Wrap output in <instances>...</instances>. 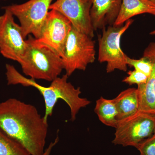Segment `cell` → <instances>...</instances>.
<instances>
[{"label":"cell","instance_id":"obj_10","mask_svg":"<svg viewBox=\"0 0 155 155\" xmlns=\"http://www.w3.org/2000/svg\"><path fill=\"white\" fill-rule=\"evenodd\" d=\"M91 7L85 0H57L51 4L49 9L63 14L74 28L93 38L94 30L91 19Z\"/></svg>","mask_w":155,"mask_h":155},{"label":"cell","instance_id":"obj_5","mask_svg":"<svg viewBox=\"0 0 155 155\" xmlns=\"http://www.w3.org/2000/svg\"><path fill=\"white\" fill-rule=\"evenodd\" d=\"M133 22V19H130L120 26L109 25L103 28L102 34L99 36L98 60L101 63H107V73L116 69L127 71L126 55L121 48L120 42L122 35Z\"/></svg>","mask_w":155,"mask_h":155},{"label":"cell","instance_id":"obj_7","mask_svg":"<svg viewBox=\"0 0 155 155\" xmlns=\"http://www.w3.org/2000/svg\"><path fill=\"white\" fill-rule=\"evenodd\" d=\"M53 0H29L19 5L3 7L18 18L23 37L33 35L35 38L40 37L43 27L48 14Z\"/></svg>","mask_w":155,"mask_h":155},{"label":"cell","instance_id":"obj_1","mask_svg":"<svg viewBox=\"0 0 155 155\" xmlns=\"http://www.w3.org/2000/svg\"><path fill=\"white\" fill-rule=\"evenodd\" d=\"M0 130L31 155L44 153L48 124L34 106L15 98L0 103Z\"/></svg>","mask_w":155,"mask_h":155},{"label":"cell","instance_id":"obj_6","mask_svg":"<svg viewBox=\"0 0 155 155\" xmlns=\"http://www.w3.org/2000/svg\"><path fill=\"white\" fill-rule=\"evenodd\" d=\"M112 143L123 147H136L155 131V115L138 111L118 120Z\"/></svg>","mask_w":155,"mask_h":155},{"label":"cell","instance_id":"obj_13","mask_svg":"<svg viewBox=\"0 0 155 155\" xmlns=\"http://www.w3.org/2000/svg\"><path fill=\"white\" fill-rule=\"evenodd\" d=\"M144 14L155 16V5L147 0H122L118 17L114 26L123 25L132 17Z\"/></svg>","mask_w":155,"mask_h":155},{"label":"cell","instance_id":"obj_12","mask_svg":"<svg viewBox=\"0 0 155 155\" xmlns=\"http://www.w3.org/2000/svg\"><path fill=\"white\" fill-rule=\"evenodd\" d=\"M143 57L152 62L151 73L146 83L137 88L139 111L155 115V42H151L145 50Z\"/></svg>","mask_w":155,"mask_h":155},{"label":"cell","instance_id":"obj_15","mask_svg":"<svg viewBox=\"0 0 155 155\" xmlns=\"http://www.w3.org/2000/svg\"><path fill=\"white\" fill-rule=\"evenodd\" d=\"M94 112L103 124L109 127H116L118 113L114 99L101 97L96 101Z\"/></svg>","mask_w":155,"mask_h":155},{"label":"cell","instance_id":"obj_16","mask_svg":"<svg viewBox=\"0 0 155 155\" xmlns=\"http://www.w3.org/2000/svg\"><path fill=\"white\" fill-rule=\"evenodd\" d=\"M0 155H31L23 147L0 130Z\"/></svg>","mask_w":155,"mask_h":155},{"label":"cell","instance_id":"obj_9","mask_svg":"<svg viewBox=\"0 0 155 155\" xmlns=\"http://www.w3.org/2000/svg\"><path fill=\"white\" fill-rule=\"evenodd\" d=\"M72 27L71 22L67 17L51 10L49 11L40 37L37 39L51 48L62 58Z\"/></svg>","mask_w":155,"mask_h":155},{"label":"cell","instance_id":"obj_4","mask_svg":"<svg viewBox=\"0 0 155 155\" xmlns=\"http://www.w3.org/2000/svg\"><path fill=\"white\" fill-rule=\"evenodd\" d=\"M92 38L72 26L62 57L64 69L69 77L75 70L84 71L94 62L96 51Z\"/></svg>","mask_w":155,"mask_h":155},{"label":"cell","instance_id":"obj_14","mask_svg":"<svg viewBox=\"0 0 155 155\" xmlns=\"http://www.w3.org/2000/svg\"><path fill=\"white\" fill-rule=\"evenodd\" d=\"M114 99L118 113V120L133 115L139 111L137 88L133 87L123 91Z\"/></svg>","mask_w":155,"mask_h":155},{"label":"cell","instance_id":"obj_21","mask_svg":"<svg viewBox=\"0 0 155 155\" xmlns=\"http://www.w3.org/2000/svg\"><path fill=\"white\" fill-rule=\"evenodd\" d=\"M147 1H148L152 3L153 4L155 5V0H147Z\"/></svg>","mask_w":155,"mask_h":155},{"label":"cell","instance_id":"obj_8","mask_svg":"<svg viewBox=\"0 0 155 155\" xmlns=\"http://www.w3.org/2000/svg\"><path fill=\"white\" fill-rule=\"evenodd\" d=\"M4 10L5 13L0 16V53L5 58L19 63L28 45L21 26L14 21V15Z\"/></svg>","mask_w":155,"mask_h":155},{"label":"cell","instance_id":"obj_11","mask_svg":"<svg viewBox=\"0 0 155 155\" xmlns=\"http://www.w3.org/2000/svg\"><path fill=\"white\" fill-rule=\"evenodd\" d=\"M91 5L90 16L95 31L113 25L116 21L122 0H85Z\"/></svg>","mask_w":155,"mask_h":155},{"label":"cell","instance_id":"obj_2","mask_svg":"<svg viewBox=\"0 0 155 155\" xmlns=\"http://www.w3.org/2000/svg\"><path fill=\"white\" fill-rule=\"evenodd\" d=\"M6 75L8 85L20 84L25 87H32L38 91L45 101V111L43 116L46 121L52 115L54 108L58 101L63 100L69 106L71 113V120L73 122L81 108L86 107L91 101L80 97V87H75L68 82L69 76L65 74L51 81L50 86L45 87L39 84L34 79L23 76L13 66L6 65Z\"/></svg>","mask_w":155,"mask_h":155},{"label":"cell","instance_id":"obj_18","mask_svg":"<svg viewBox=\"0 0 155 155\" xmlns=\"http://www.w3.org/2000/svg\"><path fill=\"white\" fill-rule=\"evenodd\" d=\"M140 155H155V131L136 147Z\"/></svg>","mask_w":155,"mask_h":155},{"label":"cell","instance_id":"obj_20","mask_svg":"<svg viewBox=\"0 0 155 155\" xmlns=\"http://www.w3.org/2000/svg\"><path fill=\"white\" fill-rule=\"evenodd\" d=\"M59 137L57 136L54 141L51 142L49 145L48 147L45 150L44 153H43L42 155H50L51 153L52 150L54 147L59 142Z\"/></svg>","mask_w":155,"mask_h":155},{"label":"cell","instance_id":"obj_17","mask_svg":"<svg viewBox=\"0 0 155 155\" xmlns=\"http://www.w3.org/2000/svg\"><path fill=\"white\" fill-rule=\"evenodd\" d=\"M127 66L133 67L134 70L142 72L149 77L153 69V64L149 59L143 57L140 59H134L126 55L125 58Z\"/></svg>","mask_w":155,"mask_h":155},{"label":"cell","instance_id":"obj_19","mask_svg":"<svg viewBox=\"0 0 155 155\" xmlns=\"http://www.w3.org/2000/svg\"><path fill=\"white\" fill-rule=\"evenodd\" d=\"M127 73L128 76L122 80V81L129 85L136 84L137 85H139L140 84H145L149 77L142 72H139L135 70L129 71Z\"/></svg>","mask_w":155,"mask_h":155},{"label":"cell","instance_id":"obj_22","mask_svg":"<svg viewBox=\"0 0 155 155\" xmlns=\"http://www.w3.org/2000/svg\"><path fill=\"white\" fill-rule=\"evenodd\" d=\"M150 35H155V30L152 31L150 33Z\"/></svg>","mask_w":155,"mask_h":155},{"label":"cell","instance_id":"obj_3","mask_svg":"<svg viewBox=\"0 0 155 155\" xmlns=\"http://www.w3.org/2000/svg\"><path fill=\"white\" fill-rule=\"evenodd\" d=\"M27 50L19 62L22 72L31 78L52 81L64 70L62 58L47 45L31 35L26 40Z\"/></svg>","mask_w":155,"mask_h":155}]
</instances>
